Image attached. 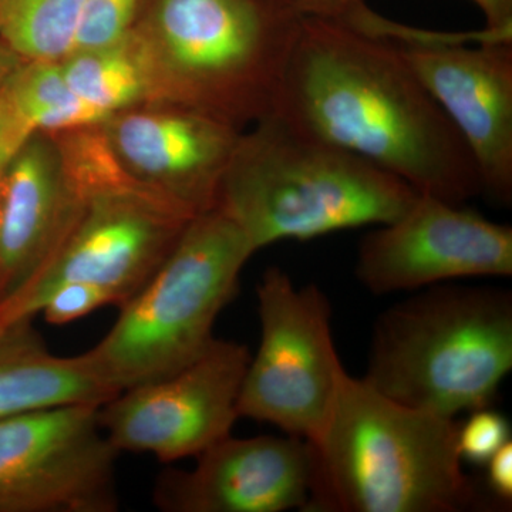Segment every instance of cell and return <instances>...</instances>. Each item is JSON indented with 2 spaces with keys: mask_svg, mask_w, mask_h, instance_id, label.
Returning a JSON list of instances; mask_svg holds the SVG:
<instances>
[{
  "mask_svg": "<svg viewBox=\"0 0 512 512\" xmlns=\"http://www.w3.org/2000/svg\"><path fill=\"white\" fill-rule=\"evenodd\" d=\"M295 2L302 16L272 113L419 194L461 205L483 194L463 138L362 0Z\"/></svg>",
  "mask_w": 512,
  "mask_h": 512,
  "instance_id": "obj_1",
  "label": "cell"
},
{
  "mask_svg": "<svg viewBox=\"0 0 512 512\" xmlns=\"http://www.w3.org/2000/svg\"><path fill=\"white\" fill-rule=\"evenodd\" d=\"M456 419L393 402L346 373L312 447L311 512H461L476 507Z\"/></svg>",
  "mask_w": 512,
  "mask_h": 512,
  "instance_id": "obj_2",
  "label": "cell"
},
{
  "mask_svg": "<svg viewBox=\"0 0 512 512\" xmlns=\"http://www.w3.org/2000/svg\"><path fill=\"white\" fill-rule=\"evenodd\" d=\"M417 195L396 175L271 113L239 136L215 208L256 252L284 239L389 224Z\"/></svg>",
  "mask_w": 512,
  "mask_h": 512,
  "instance_id": "obj_3",
  "label": "cell"
},
{
  "mask_svg": "<svg viewBox=\"0 0 512 512\" xmlns=\"http://www.w3.org/2000/svg\"><path fill=\"white\" fill-rule=\"evenodd\" d=\"M301 16L295 0H153L134 29L156 66L161 103L242 130L274 111Z\"/></svg>",
  "mask_w": 512,
  "mask_h": 512,
  "instance_id": "obj_4",
  "label": "cell"
},
{
  "mask_svg": "<svg viewBox=\"0 0 512 512\" xmlns=\"http://www.w3.org/2000/svg\"><path fill=\"white\" fill-rule=\"evenodd\" d=\"M511 369V292L433 286L380 315L362 379L393 402L456 419L490 407Z\"/></svg>",
  "mask_w": 512,
  "mask_h": 512,
  "instance_id": "obj_5",
  "label": "cell"
},
{
  "mask_svg": "<svg viewBox=\"0 0 512 512\" xmlns=\"http://www.w3.org/2000/svg\"><path fill=\"white\" fill-rule=\"evenodd\" d=\"M254 254L218 208L195 215L156 274L120 306L113 328L84 353L119 393L173 375L210 348L215 320Z\"/></svg>",
  "mask_w": 512,
  "mask_h": 512,
  "instance_id": "obj_6",
  "label": "cell"
},
{
  "mask_svg": "<svg viewBox=\"0 0 512 512\" xmlns=\"http://www.w3.org/2000/svg\"><path fill=\"white\" fill-rule=\"evenodd\" d=\"M261 343L238 399L239 417L271 423L315 443L328 424L346 376L330 329L328 298L269 268L258 289Z\"/></svg>",
  "mask_w": 512,
  "mask_h": 512,
  "instance_id": "obj_7",
  "label": "cell"
},
{
  "mask_svg": "<svg viewBox=\"0 0 512 512\" xmlns=\"http://www.w3.org/2000/svg\"><path fill=\"white\" fill-rule=\"evenodd\" d=\"M195 214L130 183L92 192L56 254L18 295L0 303V322L33 319L57 285L84 282L124 305L156 274Z\"/></svg>",
  "mask_w": 512,
  "mask_h": 512,
  "instance_id": "obj_8",
  "label": "cell"
},
{
  "mask_svg": "<svg viewBox=\"0 0 512 512\" xmlns=\"http://www.w3.org/2000/svg\"><path fill=\"white\" fill-rule=\"evenodd\" d=\"M100 406L60 404L0 419V512H116V460Z\"/></svg>",
  "mask_w": 512,
  "mask_h": 512,
  "instance_id": "obj_9",
  "label": "cell"
},
{
  "mask_svg": "<svg viewBox=\"0 0 512 512\" xmlns=\"http://www.w3.org/2000/svg\"><path fill=\"white\" fill-rule=\"evenodd\" d=\"M251 353L215 338L173 375L123 390L101 404L99 419L119 453L151 454L163 463L197 457L231 436Z\"/></svg>",
  "mask_w": 512,
  "mask_h": 512,
  "instance_id": "obj_10",
  "label": "cell"
},
{
  "mask_svg": "<svg viewBox=\"0 0 512 512\" xmlns=\"http://www.w3.org/2000/svg\"><path fill=\"white\" fill-rule=\"evenodd\" d=\"M396 42V40H394ZM473 156L483 194L512 201V32L396 42Z\"/></svg>",
  "mask_w": 512,
  "mask_h": 512,
  "instance_id": "obj_11",
  "label": "cell"
},
{
  "mask_svg": "<svg viewBox=\"0 0 512 512\" xmlns=\"http://www.w3.org/2000/svg\"><path fill=\"white\" fill-rule=\"evenodd\" d=\"M511 275L510 225L431 195H417L399 218L363 237L357 251V279L377 295Z\"/></svg>",
  "mask_w": 512,
  "mask_h": 512,
  "instance_id": "obj_12",
  "label": "cell"
},
{
  "mask_svg": "<svg viewBox=\"0 0 512 512\" xmlns=\"http://www.w3.org/2000/svg\"><path fill=\"white\" fill-rule=\"evenodd\" d=\"M111 156L134 183L198 215L215 207L242 130L177 103H150L100 124Z\"/></svg>",
  "mask_w": 512,
  "mask_h": 512,
  "instance_id": "obj_13",
  "label": "cell"
},
{
  "mask_svg": "<svg viewBox=\"0 0 512 512\" xmlns=\"http://www.w3.org/2000/svg\"><path fill=\"white\" fill-rule=\"evenodd\" d=\"M191 470L158 476L153 503L164 512L305 510L313 456L308 441L289 436H229L197 456Z\"/></svg>",
  "mask_w": 512,
  "mask_h": 512,
  "instance_id": "obj_14",
  "label": "cell"
},
{
  "mask_svg": "<svg viewBox=\"0 0 512 512\" xmlns=\"http://www.w3.org/2000/svg\"><path fill=\"white\" fill-rule=\"evenodd\" d=\"M84 204L59 137L33 131L0 177V303L42 272Z\"/></svg>",
  "mask_w": 512,
  "mask_h": 512,
  "instance_id": "obj_15",
  "label": "cell"
},
{
  "mask_svg": "<svg viewBox=\"0 0 512 512\" xmlns=\"http://www.w3.org/2000/svg\"><path fill=\"white\" fill-rule=\"evenodd\" d=\"M32 320L0 322V419L60 404L101 406L119 394L86 353L50 352Z\"/></svg>",
  "mask_w": 512,
  "mask_h": 512,
  "instance_id": "obj_16",
  "label": "cell"
},
{
  "mask_svg": "<svg viewBox=\"0 0 512 512\" xmlns=\"http://www.w3.org/2000/svg\"><path fill=\"white\" fill-rule=\"evenodd\" d=\"M59 62L73 92L106 119L133 107L161 103L156 66L134 28L113 45L76 50Z\"/></svg>",
  "mask_w": 512,
  "mask_h": 512,
  "instance_id": "obj_17",
  "label": "cell"
},
{
  "mask_svg": "<svg viewBox=\"0 0 512 512\" xmlns=\"http://www.w3.org/2000/svg\"><path fill=\"white\" fill-rule=\"evenodd\" d=\"M5 89L35 131L67 133L107 120L73 92L59 60H22L6 80Z\"/></svg>",
  "mask_w": 512,
  "mask_h": 512,
  "instance_id": "obj_18",
  "label": "cell"
},
{
  "mask_svg": "<svg viewBox=\"0 0 512 512\" xmlns=\"http://www.w3.org/2000/svg\"><path fill=\"white\" fill-rule=\"evenodd\" d=\"M89 0H0V40L23 62L60 60Z\"/></svg>",
  "mask_w": 512,
  "mask_h": 512,
  "instance_id": "obj_19",
  "label": "cell"
},
{
  "mask_svg": "<svg viewBox=\"0 0 512 512\" xmlns=\"http://www.w3.org/2000/svg\"><path fill=\"white\" fill-rule=\"evenodd\" d=\"M140 3L141 0H89L77 26L72 52L113 45L126 37L136 25Z\"/></svg>",
  "mask_w": 512,
  "mask_h": 512,
  "instance_id": "obj_20",
  "label": "cell"
},
{
  "mask_svg": "<svg viewBox=\"0 0 512 512\" xmlns=\"http://www.w3.org/2000/svg\"><path fill=\"white\" fill-rule=\"evenodd\" d=\"M510 441V426L503 414L484 407L473 410L458 427V450L463 460L474 464L487 461Z\"/></svg>",
  "mask_w": 512,
  "mask_h": 512,
  "instance_id": "obj_21",
  "label": "cell"
},
{
  "mask_svg": "<svg viewBox=\"0 0 512 512\" xmlns=\"http://www.w3.org/2000/svg\"><path fill=\"white\" fill-rule=\"evenodd\" d=\"M116 305L113 296L99 286L67 282L52 289L39 306V313L52 325H66L103 306Z\"/></svg>",
  "mask_w": 512,
  "mask_h": 512,
  "instance_id": "obj_22",
  "label": "cell"
},
{
  "mask_svg": "<svg viewBox=\"0 0 512 512\" xmlns=\"http://www.w3.org/2000/svg\"><path fill=\"white\" fill-rule=\"evenodd\" d=\"M33 131L35 130L29 126L28 121L23 119L22 114L10 100L3 84L0 89V177L10 157Z\"/></svg>",
  "mask_w": 512,
  "mask_h": 512,
  "instance_id": "obj_23",
  "label": "cell"
},
{
  "mask_svg": "<svg viewBox=\"0 0 512 512\" xmlns=\"http://www.w3.org/2000/svg\"><path fill=\"white\" fill-rule=\"evenodd\" d=\"M488 468L487 483L494 495L505 501L512 498V443L504 444L485 464Z\"/></svg>",
  "mask_w": 512,
  "mask_h": 512,
  "instance_id": "obj_24",
  "label": "cell"
},
{
  "mask_svg": "<svg viewBox=\"0 0 512 512\" xmlns=\"http://www.w3.org/2000/svg\"><path fill=\"white\" fill-rule=\"evenodd\" d=\"M483 12L485 30L512 32V0H473Z\"/></svg>",
  "mask_w": 512,
  "mask_h": 512,
  "instance_id": "obj_25",
  "label": "cell"
},
{
  "mask_svg": "<svg viewBox=\"0 0 512 512\" xmlns=\"http://www.w3.org/2000/svg\"><path fill=\"white\" fill-rule=\"evenodd\" d=\"M20 63V57L0 40V89Z\"/></svg>",
  "mask_w": 512,
  "mask_h": 512,
  "instance_id": "obj_26",
  "label": "cell"
}]
</instances>
